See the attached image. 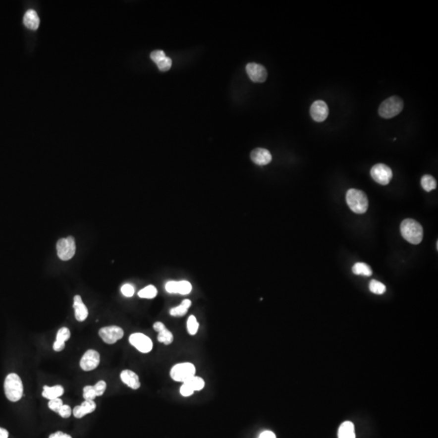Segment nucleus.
Instances as JSON below:
<instances>
[{
  "label": "nucleus",
  "mask_w": 438,
  "mask_h": 438,
  "mask_svg": "<svg viewBox=\"0 0 438 438\" xmlns=\"http://www.w3.org/2000/svg\"><path fill=\"white\" fill-rule=\"evenodd\" d=\"M400 230L402 237L411 244H419L422 241L423 227L416 220L411 219L403 220L401 223Z\"/></svg>",
  "instance_id": "nucleus-1"
},
{
  "label": "nucleus",
  "mask_w": 438,
  "mask_h": 438,
  "mask_svg": "<svg viewBox=\"0 0 438 438\" xmlns=\"http://www.w3.org/2000/svg\"><path fill=\"white\" fill-rule=\"evenodd\" d=\"M347 206L356 214H365L369 208V200L365 192L351 188L346 195Z\"/></svg>",
  "instance_id": "nucleus-2"
},
{
  "label": "nucleus",
  "mask_w": 438,
  "mask_h": 438,
  "mask_svg": "<svg viewBox=\"0 0 438 438\" xmlns=\"http://www.w3.org/2000/svg\"><path fill=\"white\" fill-rule=\"evenodd\" d=\"M24 386L22 381L17 374L7 376L4 382L5 395L11 402H17L22 398Z\"/></svg>",
  "instance_id": "nucleus-3"
},
{
  "label": "nucleus",
  "mask_w": 438,
  "mask_h": 438,
  "mask_svg": "<svg viewBox=\"0 0 438 438\" xmlns=\"http://www.w3.org/2000/svg\"><path fill=\"white\" fill-rule=\"evenodd\" d=\"M403 109V102L397 96L390 97L384 100L378 110L379 114L384 119H391L398 115Z\"/></svg>",
  "instance_id": "nucleus-4"
},
{
  "label": "nucleus",
  "mask_w": 438,
  "mask_h": 438,
  "mask_svg": "<svg viewBox=\"0 0 438 438\" xmlns=\"http://www.w3.org/2000/svg\"><path fill=\"white\" fill-rule=\"evenodd\" d=\"M170 378L178 383H185L196 374V368L192 363L177 364L170 370Z\"/></svg>",
  "instance_id": "nucleus-5"
},
{
  "label": "nucleus",
  "mask_w": 438,
  "mask_h": 438,
  "mask_svg": "<svg viewBox=\"0 0 438 438\" xmlns=\"http://www.w3.org/2000/svg\"><path fill=\"white\" fill-rule=\"evenodd\" d=\"M56 248L59 259L68 261L72 259L76 253V242L72 236L62 238L57 242Z\"/></svg>",
  "instance_id": "nucleus-6"
},
{
  "label": "nucleus",
  "mask_w": 438,
  "mask_h": 438,
  "mask_svg": "<svg viewBox=\"0 0 438 438\" xmlns=\"http://www.w3.org/2000/svg\"><path fill=\"white\" fill-rule=\"evenodd\" d=\"M370 174L374 181L381 185H387L393 177L391 169L388 165L382 164L374 165Z\"/></svg>",
  "instance_id": "nucleus-7"
},
{
  "label": "nucleus",
  "mask_w": 438,
  "mask_h": 438,
  "mask_svg": "<svg viewBox=\"0 0 438 438\" xmlns=\"http://www.w3.org/2000/svg\"><path fill=\"white\" fill-rule=\"evenodd\" d=\"M129 342L141 353H149L152 351L153 342L146 334L135 333L129 337Z\"/></svg>",
  "instance_id": "nucleus-8"
},
{
  "label": "nucleus",
  "mask_w": 438,
  "mask_h": 438,
  "mask_svg": "<svg viewBox=\"0 0 438 438\" xmlns=\"http://www.w3.org/2000/svg\"><path fill=\"white\" fill-rule=\"evenodd\" d=\"M123 328L116 326L103 327L99 330L101 338L108 344H114L123 338Z\"/></svg>",
  "instance_id": "nucleus-9"
},
{
  "label": "nucleus",
  "mask_w": 438,
  "mask_h": 438,
  "mask_svg": "<svg viewBox=\"0 0 438 438\" xmlns=\"http://www.w3.org/2000/svg\"><path fill=\"white\" fill-rule=\"evenodd\" d=\"M100 355L95 350H88L81 358L80 366L85 372L92 371L99 366Z\"/></svg>",
  "instance_id": "nucleus-10"
},
{
  "label": "nucleus",
  "mask_w": 438,
  "mask_h": 438,
  "mask_svg": "<svg viewBox=\"0 0 438 438\" xmlns=\"http://www.w3.org/2000/svg\"><path fill=\"white\" fill-rule=\"evenodd\" d=\"M311 117L313 120L318 123L323 122L328 115V108L324 101H315L310 108Z\"/></svg>",
  "instance_id": "nucleus-11"
},
{
  "label": "nucleus",
  "mask_w": 438,
  "mask_h": 438,
  "mask_svg": "<svg viewBox=\"0 0 438 438\" xmlns=\"http://www.w3.org/2000/svg\"><path fill=\"white\" fill-rule=\"evenodd\" d=\"M246 72L253 82L262 83L267 78V71L264 66L256 63H249L246 66Z\"/></svg>",
  "instance_id": "nucleus-12"
},
{
  "label": "nucleus",
  "mask_w": 438,
  "mask_h": 438,
  "mask_svg": "<svg viewBox=\"0 0 438 438\" xmlns=\"http://www.w3.org/2000/svg\"><path fill=\"white\" fill-rule=\"evenodd\" d=\"M165 291L170 294H180V295H188L192 291V284L188 281H170L166 282L165 286Z\"/></svg>",
  "instance_id": "nucleus-13"
},
{
  "label": "nucleus",
  "mask_w": 438,
  "mask_h": 438,
  "mask_svg": "<svg viewBox=\"0 0 438 438\" xmlns=\"http://www.w3.org/2000/svg\"><path fill=\"white\" fill-rule=\"evenodd\" d=\"M251 159L254 164L259 165H266L272 161V155L269 150L263 148H257L251 153Z\"/></svg>",
  "instance_id": "nucleus-14"
},
{
  "label": "nucleus",
  "mask_w": 438,
  "mask_h": 438,
  "mask_svg": "<svg viewBox=\"0 0 438 438\" xmlns=\"http://www.w3.org/2000/svg\"><path fill=\"white\" fill-rule=\"evenodd\" d=\"M73 309L75 310V318L78 322H84L88 318L89 311L84 304L81 296L76 295L74 296Z\"/></svg>",
  "instance_id": "nucleus-15"
},
{
  "label": "nucleus",
  "mask_w": 438,
  "mask_h": 438,
  "mask_svg": "<svg viewBox=\"0 0 438 438\" xmlns=\"http://www.w3.org/2000/svg\"><path fill=\"white\" fill-rule=\"evenodd\" d=\"M120 378L124 384H127L132 389H137L141 386V383L139 380L138 376L134 372L126 369L120 374Z\"/></svg>",
  "instance_id": "nucleus-16"
},
{
  "label": "nucleus",
  "mask_w": 438,
  "mask_h": 438,
  "mask_svg": "<svg viewBox=\"0 0 438 438\" xmlns=\"http://www.w3.org/2000/svg\"><path fill=\"white\" fill-rule=\"evenodd\" d=\"M96 409V403L93 400H85L80 406H76L74 408L73 415L76 418L81 419L87 414L94 412Z\"/></svg>",
  "instance_id": "nucleus-17"
},
{
  "label": "nucleus",
  "mask_w": 438,
  "mask_h": 438,
  "mask_svg": "<svg viewBox=\"0 0 438 438\" xmlns=\"http://www.w3.org/2000/svg\"><path fill=\"white\" fill-rule=\"evenodd\" d=\"M63 393H64V389L60 384H57L54 386L44 385L43 387V396L49 400L59 398L61 395H63Z\"/></svg>",
  "instance_id": "nucleus-18"
},
{
  "label": "nucleus",
  "mask_w": 438,
  "mask_h": 438,
  "mask_svg": "<svg viewBox=\"0 0 438 438\" xmlns=\"http://www.w3.org/2000/svg\"><path fill=\"white\" fill-rule=\"evenodd\" d=\"M39 23H40V20H39L36 11L30 9L25 12V16H24V25L28 29L36 30L39 26Z\"/></svg>",
  "instance_id": "nucleus-19"
},
{
  "label": "nucleus",
  "mask_w": 438,
  "mask_h": 438,
  "mask_svg": "<svg viewBox=\"0 0 438 438\" xmlns=\"http://www.w3.org/2000/svg\"><path fill=\"white\" fill-rule=\"evenodd\" d=\"M338 438H356L355 426L351 421H345L340 425L338 433Z\"/></svg>",
  "instance_id": "nucleus-20"
},
{
  "label": "nucleus",
  "mask_w": 438,
  "mask_h": 438,
  "mask_svg": "<svg viewBox=\"0 0 438 438\" xmlns=\"http://www.w3.org/2000/svg\"><path fill=\"white\" fill-rule=\"evenodd\" d=\"M191 305H192V302L190 300L187 299V300H183L180 305L170 309V314L172 317H183L188 313V309L190 308Z\"/></svg>",
  "instance_id": "nucleus-21"
},
{
  "label": "nucleus",
  "mask_w": 438,
  "mask_h": 438,
  "mask_svg": "<svg viewBox=\"0 0 438 438\" xmlns=\"http://www.w3.org/2000/svg\"><path fill=\"white\" fill-rule=\"evenodd\" d=\"M352 272L356 275H362L365 277H369L373 274V271L371 268L368 265L362 262L356 263L352 267Z\"/></svg>",
  "instance_id": "nucleus-22"
},
{
  "label": "nucleus",
  "mask_w": 438,
  "mask_h": 438,
  "mask_svg": "<svg viewBox=\"0 0 438 438\" xmlns=\"http://www.w3.org/2000/svg\"><path fill=\"white\" fill-rule=\"evenodd\" d=\"M421 186L426 192H431L432 190L436 189L437 181L434 176L430 174H425L421 178Z\"/></svg>",
  "instance_id": "nucleus-23"
},
{
  "label": "nucleus",
  "mask_w": 438,
  "mask_h": 438,
  "mask_svg": "<svg viewBox=\"0 0 438 438\" xmlns=\"http://www.w3.org/2000/svg\"><path fill=\"white\" fill-rule=\"evenodd\" d=\"M183 383L188 384V386L190 387L194 392L202 390L205 387V381L200 377H196V376L192 377L189 380Z\"/></svg>",
  "instance_id": "nucleus-24"
},
{
  "label": "nucleus",
  "mask_w": 438,
  "mask_h": 438,
  "mask_svg": "<svg viewBox=\"0 0 438 438\" xmlns=\"http://www.w3.org/2000/svg\"><path fill=\"white\" fill-rule=\"evenodd\" d=\"M158 290L153 285H149L138 292V296L143 299H154L156 297Z\"/></svg>",
  "instance_id": "nucleus-25"
},
{
  "label": "nucleus",
  "mask_w": 438,
  "mask_h": 438,
  "mask_svg": "<svg viewBox=\"0 0 438 438\" xmlns=\"http://www.w3.org/2000/svg\"><path fill=\"white\" fill-rule=\"evenodd\" d=\"M173 340H174V336L167 328H164L163 330L159 332L158 341L159 342H163L165 345H170L173 342Z\"/></svg>",
  "instance_id": "nucleus-26"
},
{
  "label": "nucleus",
  "mask_w": 438,
  "mask_h": 438,
  "mask_svg": "<svg viewBox=\"0 0 438 438\" xmlns=\"http://www.w3.org/2000/svg\"><path fill=\"white\" fill-rule=\"evenodd\" d=\"M369 290L377 295H383L386 291V287L384 284L374 279L369 283Z\"/></svg>",
  "instance_id": "nucleus-27"
},
{
  "label": "nucleus",
  "mask_w": 438,
  "mask_h": 438,
  "mask_svg": "<svg viewBox=\"0 0 438 438\" xmlns=\"http://www.w3.org/2000/svg\"><path fill=\"white\" fill-rule=\"evenodd\" d=\"M187 328L188 332L191 335H195L199 328V323L197 322V318L195 316H190L187 322Z\"/></svg>",
  "instance_id": "nucleus-28"
},
{
  "label": "nucleus",
  "mask_w": 438,
  "mask_h": 438,
  "mask_svg": "<svg viewBox=\"0 0 438 438\" xmlns=\"http://www.w3.org/2000/svg\"><path fill=\"white\" fill-rule=\"evenodd\" d=\"M70 337H71V333H70L69 328L67 327H63V328L58 329L57 336H56V341L65 343L66 341L69 339Z\"/></svg>",
  "instance_id": "nucleus-29"
},
{
  "label": "nucleus",
  "mask_w": 438,
  "mask_h": 438,
  "mask_svg": "<svg viewBox=\"0 0 438 438\" xmlns=\"http://www.w3.org/2000/svg\"><path fill=\"white\" fill-rule=\"evenodd\" d=\"M83 397L85 398V400H93L94 401L96 398V393L94 390V387L92 385H86L83 389Z\"/></svg>",
  "instance_id": "nucleus-30"
},
{
  "label": "nucleus",
  "mask_w": 438,
  "mask_h": 438,
  "mask_svg": "<svg viewBox=\"0 0 438 438\" xmlns=\"http://www.w3.org/2000/svg\"><path fill=\"white\" fill-rule=\"evenodd\" d=\"M157 65H158L159 69L160 70L161 72H166L168 70H170V67H171L172 60H171V58H169V57H165L164 59H162L160 62L157 63Z\"/></svg>",
  "instance_id": "nucleus-31"
},
{
  "label": "nucleus",
  "mask_w": 438,
  "mask_h": 438,
  "mask_svg": "<svg viewBox=\"0 0 438 438\" xmlns=\"http://www.w3.org/2000/svg\"><path fill=\"white\" fill-rule=\"evenodd\" d=\"M63 405V401L61 400L59 398H55V399L50 400V402H48V407H49L50 409L55 411V412H57V413L60 410Z\"/></svg>",
  "instance_id": "nucleus-32"
},
{
  "label": "nucleus",
  "mask_w": 438,
  "mask_h": 438,
  "mask_svg": "<svg viewBox=\"0 0 438 438\" xmlns=\"http://www.w3.org/2000/svg\"><path fill=\"white\" fill-rule=\"evenodd\" d=\"M121 292H122V294H123L124 296H126V297H132V296H133L135 293L134 286L131 285V284H124V285L121 287Z\"/></svg>",
  "instance_id": "nucleus-33"
},
{
  "label": "nucleus",
  "mask_w": 438,
  "mask_h": 438,
  "mask_svg": "<svg viewBox=\"0 0 438 438\" xmlns=\"http://www.w3.org/2000/svg\"><path fill=\"white\" fill-rule=\"evenodd\" d=\"M166 56H165V53H164V51H162V50H158V51H155V52H153L150 55V58L152 59L155 63H158L159 62L162 60V59H164V58H165Z\"/></svg>",
  "instance_id": "nucleus-34"
},
{
  "label": "nucleus",
  "mask_w": 438,
  "mask_h": 438,
  "mask_svg": "<svg viewBox=\"0 0 438 438\" xmlns=\"http://www.w3.org/2000/svg\"><path fill=\"white\" fill-rule=\"evenodd\" d=\"M94 387L96 396H102L107 389V383L104 381H99V383H97Z\"/></svg>",
  "instance_id": "nucleus-35"
},
{
  "label": "nucleus",
  "mask_w": 438,
  "mask_h": 438,
  "mask_svg": "<svg viewBox=\"0 0 438 438\" xmlns=\"http://www.w3.org/2000/svg\"><path fill=\"white\" fill-rule=\"evenodd\" d=\"M72 408L68 406V405H63L62 407H61L60 410L58 411V413L59 414V416L61 417H63V418H69L71 415H72Z\"/></svg>",
  "instance_id": "nucleus-36"
},
{
  "label": "nucleus",
  "mask_w": 438,
  "mask_h": 438,
  "mask_svg": "<svg viewBox=\"0 0 438 438\" xmlns=\"http://www.w3.org/2000/svg\"><path fill=\"white\" fill-rule=\"evenodd\" d=\"M179 393H181V395L183 397H190L194 393V391L188 386V384L183 383L179 389Z\"/></svg>",
  "instance_id": "nucleus-37"
},
{
  "label": "nucleus",
  "mask_w": 438,
  "mask_h": 438,
  "mask_svg": "<svg viewBox=\"0 0 438 438\" xmlns=\"http://www.w3.org/2000/svg\"><path fill=\"white\" fill-rule=\"evenodd\" d=\"M49 438H72V437L68 434H64L63 432L58 431L55 434H52Z\"/></svg>",
  "instance_id": "nucleus-38"
},
{
  "label": "nucleus",
  "mask_w": 438,
  "mask_h": 438,
  "mask_svg": "<svg viewBox=\"0 0 438 438\" xmlns=\"http://www.w3.org/2000/svg\"><path fill=\"white\" fill-rule=\"evenodd\" d=\"M65 347V343H62V342H58L57 341L54 342V345H53V349H54L55 351H62Z\"/></svg>",
  "instance_id": "nucleus-39"
},
{
  "label": "nucleus",
  "mask_w": 438,
  "mask_h": 438,
  "mask_svg": "<svg viewBox=\"0 0 438 438\" xmlns=\"http://www.w3.org/2000/svg\"><path fill=\"white\" fill-rule=\"evenodd\" d=\"M276 438V436H275V434H274L273 432L265 431L260 434L259 438Z\"/></svg>",
  "instance_id": "nucleus-40"
},
{
  "label": "nucleus",
  "mask_w": 438,
  "mask_h": 438,
  "mask_svg": "<svg viewBox=\"0 0 438 438\" xmlns=\"http://www.w3.org/2000/svg\"><path fill=\"white\" fill-rule=\"evenodd\" d=\"M165 328V325H164L163 322H157L154 324V328H155V330L157 331L158 333L160 332V331L163 330V329Z\"/></svg>",
  "instance_id": "nucleus-41"
},
{
  "label": "nucleus",
  "mask_w": 438,
  "mask_h": 438,
  "mask_svg": "<svg viewBox=\"0 0 438 438\" xmlns=\"http://www.w3.org/2000/svg\"><path fill=\"white\" fill-rule=\"evenodd\" d=\"M8 432L5 429L0 428V438H8Z\"/></svg>",
  "instance_id": "nucleus-42"
}]
</instances>
